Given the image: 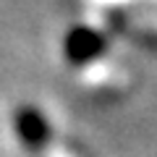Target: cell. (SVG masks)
I'll use <instances>...</instances> for the list:
<instances>
[{"instance_id": "7a4b0ae2", "label": "cell", "mask_w": 157, "mask_h": 157, "mask_svg": "<svg viewBox=\"0 0 157 157\" xmlns=\"http://www.w3.org/2000/svg\"><path fill=\"white\" fill-rule=\"evenodd\" d=\"M13 126H16V134L29 149H39V147H45L50 141V123H47V118L32 105H24L16 110L13 115Z\"/></svg>"}, {"instance_id": "6da1fadb", "label": "cell", "mask_w": 157, "mask_h": 157, "mask_svg": "<svg viewBox=\"0 0 157 157\" xmlns=\"http://www.w3.org/2000/svg\"><path fill=\"white\" fill-rule=\"evenodd\" d=\"M105 50V39L100 32H94L92 26H73L66 34L63 42V52H66L71 66H86L89 60H94L100 52Z\"/></svg>"}]
</instances>
